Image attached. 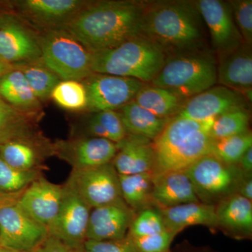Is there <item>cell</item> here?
Here are the masks:
<instances>
[{"instance_id":"obj_1","label":"cell","mask_w":252,"mask_h":252,"mask_svg":"<svg viewBox=\"0 0 252 252\" xmlns=\"http://www.w3.org/2000/svg\"><path fill=\"white\" fill-rule=\"evenodd\" d=\"M147 3L102 1L88 3L64 26L90 54L113 49L141 35Z\"/></svg>"},{"instance_id":"obj_2","label":"cell","mask_w":252,"mask_h":252,"mask_svg":"<svg viewBox=\"0 0 252 252\" xmlns=\"http://www.w3.org/2000/svg\"><path fill=\"white\" fill-rule=\"evenodd\" d=\"M202 20L194 2L170 1L147 4L142 18L141 35L165 53L199 51L204 39Z\"/></svg>"},{"instance_id":"obj_3","label":"cell","mask_w":252,"mask_h":252,"mask_svg":"<svg viewBox=\"0 0 252 252\" xmlns=\"http://www.w3.org/2000/svg\"><path fill=\"white\" fill-rule=\"evenodd\" d=\"M215 119L193 120L176 116L153 141L154 174L182 171L212 153L211 130Z\"/></svg>"},{"instance_id":"obj_4","label":"cell","mask_w":252,"mask_h":252,"mask_svg":"<svg viewBox=\"0 0 252 252\" xmlns=\"http://www.w3.org/2000/svg\"><path fill=\"white\" fill-rule=\"evenodd\" d=\"M91 54L93 73L133 78L144 83L154 80L167 59L158 46L142 36Z\"/></svg>"},{"instance_id":"obj_5","label":"cell","mask_w":252,"mask_h":252,"mask_svg":"<svg viewBox=\"0 0 252 252\" xmlns=\"http://www.w3.org/2000/svg\"><path fill=\"white\" fill-rule=\"evenodd\" d=\"M217 82L215 59L211 55L196 51L181 53L166 59L152 84L171 91L182 99L190 98Z\"/></svg>"},{"instance_id":"obj_6","label":"cell","mask_w":252,"mask_h":252,"mask_svg":"<svg viewBox=\"0 0 252 252\" xmlns=\"http://www.w3.org/2000/svg\"><path fill=\"white\" fill-rule=\"evenodd\" d=\"M38 41L43 64L61 80L84 81L94 74L91 54L65 30H51Z\"/></svg>"},{"instance_id":"obj_7","label":"cell","mask_w":252,"mask_h":252,"mask_svg":"<svg viewBox=\"0 0 252 252\" xmlns=\"http://www.w3.org/2000/svg\"><path fill=\"white\" fill-rule=\"evenodd\" d=\"M185 171L199 200L208 204L235 193L245 175L238 165H227L211 154L199 159Z\"/></svg>"},{"instance_id":"obj_8","label":"cell","mask_w":252,"mask_h":252,"mask_svg":"<svg viewBox=\"0 0 252 252\" xmlns=\"http://www.w3.org/2000/svg\"><path fill=\"white\" fill-rule=\"evenodd\" d=\"M91 209L122 200L119 174L112 162L72 170L65 185Z\"/></svg>"},{"instance_id":"obj_9","label":"cell","mask_w":252,"mask_h":252,"mask_svg":"<svg viewBox=\"0 0 252 252\" xmlns=\"http://www.w3.org/2000/svg\"><path fill=\"white\" fill-rule=\"evenodd\" d=\"M82 83L87 94L86 109L96 113L122 108L146 86L133 78L95 73Z\"/></svg>"},{"instance_id":"obj_10","label":"cell","mask_w":252,"mask_h":252,"mask_svg":"<svg viewBox=\"0 0 252 252\" xmlns=\"http://www.w3.org/2000/svg\"><path fill=\"white\" fill-rule=\"evenodd\" d=\"M49 236V229L16 205L0 209V245L18 251L34 252Z\"/></svg>"},{"instance_id":"obj_11","label":"cell","mask_w":252,"mask_h":252,"mask_svg":"<svg viewBox=\"0 0 252 252\" xmlns=\"http://www.w3.org/2000/svg\"><path fill=\"white\" fill-rule=\"evenodd\" d=\"M64 189L59 211L48 226L49 235L71 248L84 250L92 209L65 185Z\"/></svg>"},{"instance_id":"obj_12","label":"cell","mask_w":252,"mask_h":252,"mask_svg":"<svg viewBox=\"0 0 252 252\" xmlns=\"http://www.w3.org/2000/svg\"><path fill=\"white\" fill-rule=\"evenodd\" d=\"M195 4L210 31L212 44L220 56L232 52L245 44L228 2L200 0Z\"/></svg>"},{"instance_id":"obj_13","label":"cell","mask_w":252,"mask_h":252,"mask_svg":"<svg viewBox=\"0 0 252 252\" xmlns=\"http://www.w3.org/2000/svg\"><path fill=\"white\" fill-rule=\"evenodd\" d=\"M246 97L223 86H214L195 94L182 104L177 117L205 120L217 118L233 109L246 108Z\"/></svg>"},{"instance_id":"obj_14","label":"cell","mask_w":252,"mask_h":252,"mask_svg":"<svg viewBox=\"0 0 252 252\" xmlns=\"http://www.w3.org/2000/svg\"><path fill=\"white\" fill-rule=\"evenodd\" d=\"M119 149L108 139L91 137L62 141L54 145L55 154L67 162L73 170L100 166L112 162Z\"/></svg>"},{"instance_id":"obj_15","label":"cell","mask_w":252,"mask_h":252,"mask_svg":"<svg viewBox=\"0 0 252 252\" xmlns=\"http://www.w3.org/2000/svg\"><path fill=\"white\" fill-rule=\"evenodd\" d=\"M64 190V186L56 185L39 177L24 189L16 205L28 216L48 228L59 211Z\"/></svg>"},{"instance_id":"obj_16","label":"cell","mask_w":252,"mask_h":252,"mask_svg":"<svg viewBox=\"0 0 252 252\" xmlns=\"http://www.w3.org/2000/svg\"><path fill=\"white\" fill-rule=\"evenodd\" d=\"M135 215L123 199L92 209L86 240L104 241L125 238Z\"/></svg>"},{"instance_id":"obj_17","label":"cell","mask_w":252,"mask_h":252,"mask_svg":"<svg viewBox=\"0 0 252 252\" xmlns=\"http://www.w3.org/2000/svg\"><path fill=\"white\" fill-rule=\"evenodd\" d=\"M0 59L6 64H28L41 61L39 41L16 21L0 26Z\"/></svg>"},{"instance_id":"obj_18","label":"cell","mask_w":252,"mask_h":252,"mask_svg":"<svg viewBox=\"0 0 252 252\" xmlns=\"http://www.w3.org/2000/svg\"><path fill=\"white\" fill-rule=\"evenodd\" d=\"M112 164L119 175L154 172L153 141L141 136L127 135L121 143Z\"/></svg>"},{"instance_id":"obj_19","label":"cell","mask_w":252,"mask_h":252,"mask_svg":"<svg viewBox=\"0 0 252 252\" xmlns=\"http://www.w3.org/2000/svg\"><path fill=\"white\" fill-rule=\"evenodd\" d=\"M152 197L154 206L158 209L200 202L185 170L154 174Z\"/></svg>"},{"instance_id":"obj_20","label":"cell","mask_w":252,"mask_h":252,"mask_svg":"<svg viewBox=\"0 0 252 252\" xmlns=\"http://www.w3.org/2000/svg\"><path fill=\"white\" fill-rule=\"evenodd\" d=\"M217 81L221 86L238 91L252 99V54L245 44L222 56L217 68Z\"/></svg>"},{"instance_id":"obj_21","label":"cell","mask_w":252,"mask_h":252,"mask_svg":"<svg viewBox=\"0 0 252 252\" xmlns=\"http://www.w3.org/2000/svg\"><path fill=\"white\" fill-rule=\"evenodd\" d=\"M87 4L79 0H24L18 1V6L23 14L34 22L64 26Z\"/></svg>"},{"instance_id":"obj_22","label":"cell","mask_w":252,"mask_h":252,"mask_svg":"<svg viewBox=\"0 0 252 252\" xmlns=\"http://www.w3.org/2000/svg\"><path fill=\"white\" fill-rule=\"evenodd\" d=\"M218 227L238 238H250L252 233V200L233 193L216 206Z\"/></svg>"},{"instance_id":"obj_23","label":"cell","mask_w":252,"mask_h":252,"mask_svg":"<svg viewBox=\"0 0 252 252\" xmlns=\"http://www.w3.org/2000/svg\"><path fill=\"white\" fill-rule=\"evenodd\" d=\"M158 210L165 228L176 235L191 225L218 227L216 206L213 204L196 202Z\"/></svg>"},{"instance_id":"obj_24","label":"cell","mask_w":252,"mask_h":252,"mask_svg":"<svg viewBox=\"0 0 252 252\" xmlns=\"http://www.w3.org/2000/svg\"><path fill=\"white\" fill-rule=\"evenodd\" d=\"M0 96L10 105L32 115L40 108V101L17 68L8 71L0 79Z\"/></svg>"},{"instance_id":"obj_25","label":"cell","mask_w":252,"mask_h":252,"mask_svg":"<svg viewBox=\"0 0 252 252\" xmlns=\"http://www.w3.org/2000/svg\"><path fill=\"white\" fill-rule=\"evenodd\" d=\"M120 114L127 135L141 136L154 140L170 119L154 115L132 100L122 107Z\"/></svg>"},{"instance_id":"obj_26","label":"cell","mask_w":252,"mask_h":252,"mask_svg":"<svg viewBox=\"0 0 252 252\" xmlns=\"http://www.w3.org/2000/svg\"><path fill=\"white\" fill-rule=\"evenodd\" d=\"M119 177L122 198L127 206L135 212L153 206V172Z\"/></svg>"},{"instance_id":"obj_27","label":"cell","mask_w":252,"mask_h":252,"mask_svg":"<svg viewBox=\"0 0 252 252\" xmlns=\"http://www.w3.org/2000/svg\"><path fill=\"white\" fill-rule=\"evenodd\" d=\"M32 116L0 99V145L16 139L34 137Z\"/></svg>"},{"instance_id":"obj_28","label":"cell","mask_w":252,"mask_h":252,"mask_svg":"<svg viewBox=\"0 0 252 252\" xmlns=\"http://www.w3.org/2000/svg\"><path fill=\"white\" fill-rule=\"evenodd\" d=\"M136 103L163 119H170L182 107V99L167 89L157 86H145L134 98Z\"/></svg>"},{"instance_id":"obj_29","label":"cell","mask_w":252,"mask_h":252,"mask_svg":"<svg viewBox=\"0 0 252 252\" xmlns=\"http://www.w3.org/2000/svg\"><path fill=\"white\" fill-rule=\"evenodd\" d=\"M33 138L16 139L1 144L0 157L16 170H36L40 161V154Z\"/></svg>"},{"instance_id":"obj_30","label":"cell","mask_w":252,"mask_h":252,"mask_svg":"<svg viewBox=\"0 0 252 252\" xmlns=\"http://www.w3.org/2000/svg\"><path fill=\"white\" fill-rule=\"evenodd\" d=\"M17 69L22 72L34 95L39 101L51 97V93L61 80L49 70L41 61L20 64Z\"/></svg>"},{"instance_id":"obj_31","label":"cell","mask_w":252,"mask_h":252,"mask_svg":"<svg viewBox=\"0 0 252 252\" xmlns=\"http://www.w3.org/2000/svg\"><path fill=\"white\" fill-rule=\"evenodd\" d=\"M252 147L250 131L241 135L214 140L211 155L227 165H238L243 154Z\"/></svg>"},{"instance_id":"obj_32","label":"cell","mask_w":252,"mask_h":252,"mask_svg":"<svg viewBox=\"0 0 252 252\" xmlns=\"http://www.w3.org/2000/svg\"><path fill=\"white\" fill-rule=\"evenodd\" d=\"M250 114L246 108L233 109L215 118L211 130L214 140L241 135L248 132Z\"/></svg>"},{"instance_id":"obj_33","label":"cell","mask_w":252,"mask_h":252,"mask_svg":"<svg viewBox=\"0 0 252 252\" xmlns=\"http://www.w3.org/2000/svg\"><path fill=\"white\" fill-rule=\"evenodd\" d=\"M51 97L63 108L69 110H81L87 106L86 89L80 81H61L53 90Z\"/></svg>"},{"instance_id":"obj_34","label":"cell","mask_w":252,"mask_h":252,"mask_svg":"<svg viewBox=\"0 0 252 252\" xmlns=\"http://www.w3.org/2000/svg\"><path fill=\"white\" fill-rule=\"evenodd\" d=\"M39 177L38 170H16L0 157V193H15L22 191Z\"/></svg>"},{"instance_id":"obj_35","label":"cell","mask_w":252,"mask_h":252,"mask_svg":"<svg viewBox=\"0 0 252 252\" xmlns=\"http://www.w3.org/2000/svg\"><path fill=\"white\" fill-rule=\"evenodd\" d=\"M165 228L160 210L151 207L137 212L127 235L130 238H140L160 233Z\"/></svg>"},{"instance_id":"obj_36","label":"cell","mask_w":252,"mask_h":252,"mask_svg":"<svg viewBox=\"0 0 252 252\" xmlns=\"http://www.w3.org/2000/svg\"><path fill=\"white\" fill-rule=\"evenodd\" d=\"M233 19L245 44H252V1L233 0L228 1Z\"/></svg>"},{"instance_id":"obj_37","label":"cell","mask_w":252,"mask_h":252,"mask_svg":"<svg viewBox=\"0 0 252 252\" xmlns=\"http://www.w3.org/2000/svg\"><path fill=\"white\" fill-rule=\"evenodd\" d=\"M175 233L167 228L156 234L130 238L138 252H170V247L176 236Z\"/></svg>"},{"instance_id":"obj_38","label":"cell","mask_w":252,"mask_h":252,"mask_svg":"<svg viewBox=\"0 0 252 252\" xmlns=\"http://www.w3.org/2000/svg\"><path fill=\"white\" fill-rule=\"evenodd\" d=\"M94 117L103 126L109 140L119 144L126 138L127 133L119 112L114 110L102 111L96 113Z\"/></svg>"},{"instance_id":"obj_39","label":"cell","mask_w":252,"mask_h":252,"mask_svg":"<svg viewBox=\"0 0 252 252\" xmlns=\"http://www.w3.org/2000/svg\"><path fill=\"white\" fill-rule=\"evenodd\" d=\"M84 252H138L128 237L121 240H86L84 245Z\"/></svg>"},{"instance_id":"obj_40","label":"cell","mask_w":252,"mask_h":252,"mask_svg":"<svg viewBox=\"0 0 252 252\" xmlns=\"http://www.w3.org/2000/svg\"><path fill=\"white\" fill-rule=\"evenodd\" d=\"M35 252H84V250L71 248L59 239L49 235Z\"/></svg>"},{"instance_id":"obj_41","label":"cell","mask_w":252,"mask_h":252,"mask_svg":"<svg viewBox=\"0 0 252 252\" xmlns=\"http://www.w3.org/2000/svg\"><path fill=\"white\" fill-rule=\"evenodd\" d=\"M238 193L248 200H252V173H245L244 175L238 186Z\"/></svg>"},{"instance_id":"obj_42","label":"cell","mask_w":252,"mask_h":252,"mask_svg":"<svg viewBox=\"0 0 252 252\" xmlns=\"http://www.w3.org/2000/svg\"><path fill=\"white\" fill-rule=\"evenodd\" d=\"M89 132L94 136V137H99V138L109 139L107 132L104 130L103 126L97 120L95 117H94L89 121L88 125Z\"/></svg>"},{"instance_id":"obj_43","label":"cell","mask_w":252,"mask_h":252,"mask_svg":"<svg viewBox=\"0 0 252 252\" xmlns=\"http://www.w3.org/2000/svg\"><path fill=\"white\" fill-rule=\"evenodd\" d=\"M238 167L245 173H252V147L243 154L239 160Z\"/></svg>"},{"instance_id":"obj_44","label":"cell","mask_w":252,"mask_h":252,"mask_svg":"<svg viewBox=\"0 0 252 252\" xmlns=\"http://www.w3.org/2000/svg\"><path fill=\"white\" fill-rule=\"evenodd\" d=\"M23 190L15 193H0V209L10 204L16 203Z\"/></svg>"},{"instance_id":"obj_45","label":"cell","mask_w":252,"mask_h":252,"mask_svg":"<svg viewBox=\"0 0 252 252\" xmlns=\"http://www.w3.org/2000/svg\"><path fill=\"white\" fill-rule=\"evenodd\" d=\"M7 64L3 62L1 59H0V79L2 77L5 73L8 72Z\"/></svg>"},{"instance_id":"obj_46","label":"cell","mask_w":252,"mask_h":252,"mask_svg":"<svg viewBox=\"0 0 252 252\" xmlns=\"http://www.w3.org/2000/svg\"><path fill=\"white\" fill-rule=\"evenodd\" d=\"M0 252H24V251H18V250H11V249L4 248V247L0 245Z\"/></svg>"},{"instance_id":"obj_47","label":"cell","mask_w":252,"mask_h":252,"mask_svg":"<svg viewBox=\"0 0 252 252\" xmlns=\"http://www.w3.org/2000/svg\"></svg>"}]
</instances>
